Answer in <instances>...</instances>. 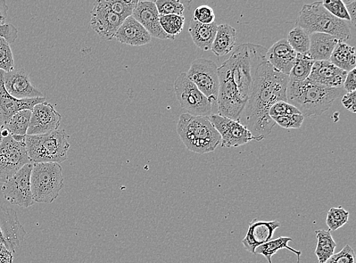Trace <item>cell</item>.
I'll list each match as a JSON object with an SVG mask.
<instances>
[{"mask_svg":"<svg viewBox=\"0 0 356 263\" xmlns=\"http://www.w3.org/2000/svg\"><path fill=\"white\" fill-rule=\"evenodd\" d=\"M177 133L187 149L198 154L213 152L221 143V137L208 117L181 114Z\"/></svg>","mask_w":356,"mask_h":263,"instance_id":"cell-4","label":"cell"},{"mask_svg":"<svg viewBox=\"0 0 356 263\" xmlns=\"http://www.w3.org/2000/svg\"><path fill=\"white\" fill-rule=\"evenodd\" d=\"M26 236L15 211L0 205V244L13 253Z\"/></svg>","mask_w":356,"mask_h":263,"instance_id":"cell-13","label":"cell"},{"mask_svg":"<svg viewBox=\"0 0 356 263\" xmlns=\"http://www.w3.org/2000/svg\"><path fill=\"white\" fill-rule=\"evenodd\" d=\"M286 40L296 53L307 55L310 47V35L305 30L296 26L289 33Z\"/></svg>","mask_w":356,"mask_h":263,"instance_id":"cell-31","label":"cell"},{"mask_svg":"<svg viewBox=\"0 0 356 263\" xmlns=\"http://www.w3.org/2000/svg\"><path fill=\"white\" fill-rule=\"evenodd\" d=\"M64 187L63 169L56 162L33 163L31 188L35 203H51Z\"/></svg>","mask_w":356,"mask_h":263,"instance_id":"cell-7","label":"cell"},{"mask_svg":"<svg viewBox=\"0 0 356 263\" xmlns=\"http://www.w3.org/2000/svg\"><path fill=\"white\" fill-rule=\"evenodd\" d=\"M208 118L218 131L223 148L238 147L255 139L250 131L239 121L221 117L218 114H211Z\"/></svg>","mask_w":356,"mask_h":263,"instance_id":"cell-12","label":"cell"},{"mask_svg":"<svg viewBox=\"0 0 356 263\" xmlns=\"http://www.w3.org/2000/svg\"><path fill=\"white\" fill-rule=\"evenodd\" d=\"M339 40L322 33L310 35V47L307 56L314 62L330 61Z\"/></svg>","mask_w":356,"mask_h":263,"instance_id":"cell-23","label":"cell"},{"mask_svg":"<svg viewBox=\"0 0 356 263\" xmlns=\"http://www.w3.org/2000/svg\"><path fill=\"white\" fill-rule=\"evenodd\" d=\"M280 227L277 220L261 221L254 219L250 224L242 243L245 249L254 255L259 246L272 240L275 232Z\"/></svg>","mask_w":356,"mask_h":263,"instance_id":"cell-18","label":"cell"},{"mask_svg":"<svg viewBox=\"0 0 356 263\" xmlns=\"http://www.w3.org/2000/svg\"><path fill=\"white\" fill-rule=\"evenodd\" d=\"M32 167L33 163L27 164L4 183L1 192L6 201L24 208H29L34 205L31 188Z\"/></svg>","mask_w":356,"mask_h":263,"instance_id":"cell-11","label":"cell"},{"mask_svg":"<svg viewBox=\"0 0 356 263\" xmlns=\"http://www.w3.org/2000/svg\"><path fill=\"white\" fill-rule=\"evenodd\" d=\"M343 87H326L309 78L300 82L289 80L286 99L304 117H319L343 96Z\"/></svg>","mask_w":356,"mask_h":263,"instance_id":"cell-3","label":"cell"},{"mask_svg":"<svg viewBox=\"0 0 356 263\" xmlns=\"http://www.w3.org/2000/svg\"><path fill=\"white\" fill-rule=\"evenodd\" d=\"M177 100L181 108L194 117H209L212 112V104L190 80L186 73H181L174 83Z\"/></svg>","mask_w":356,"mask_h":263,"instance_id":"cell-8","label":"cell"},{"mask_svg":"<svg viewBox=\"0 0 356 263\" xmlns=\"http://www.w3.org/2000/svg\"><path fill=\"white\" fill-rule=\"evenodd\" d=\"M3 139V137H2V135H1V128H0V144H1Z\"/></svg>","mask_w":356,"mask_h":263,"instance_id":"cell-48","label":"cell"},{"mask_svg":"<svg viewBox=\"0 0 356 263\" xmlns=\"http://www.w3.org/2000/svg\"><path fill=\"white\" fill-rule=\"evenodd\" d=\"M110 10L118 15L123 20L131 16L136 9L138 0H102Z\"/></svg>","mask_w":356,"mask_h":263,"instance_id":"cell-33","label":"cell"},{"mask_svg":"<svg viewBox=\"0 0 356 263\" xmlns=\"http://www.w3.org/2000/svg\"><path fill=\"white\" fill-rule=\"evenodd\" d=\"M62 120L61 114L47 102L38 104L31 110L27 135H45L58 130Z\"/></svg>","mask_w":356,"mask_h":263,"instance_id":"cell-14","label":"cell"},{"mask_svg":"<svg viewBox=\"0 0 356 263\" xmlns=\"http://www.w3.org/2000/svg\"><path fill=\"white\" fill-rule=\"evenodd\" d=\"M326 263H355V254L350 245L346 244L341 252L334 253Z\"/></svg>","mask_w":356,"mask_h":263,"instance_id":"cell-40","label":"cell"},{"mask_svg":"<svg viewBox=\"0 0 356 263\" xmlns=\"http://www.w3.org/2000/svg\"><path fill=\"white\" fill-rule=\"evenodd\" d=\"M218 24L215 22L211 24H204L194 19L190 22L188 32L195 44L204 51L211 49L215 36L217 34Z\"/></svg>","mask_w":356,"mask_h":263,"instance_id":"cell-24","label":"cell"},{"mask_svg":"<svg viewBox=\"0 0 356 263\" xmlns=\"http://www.w3.org/2000/svg\"><path fill=\"white\" fill-rule=\"evenodd\" d=\"M4 71L0 70V124L3 125L13 114L22 110H32L38 104L46 102V98L38 97L18 100L7 92L4 86Z\"/></svg>","mask_w":356,"mask_h":263,"instance_id":"cell-17","label":"cell"},{"mask_svg":"<svg viewBox=\"0 0 356 263\" xmlns=\"http://www.w3.org/2000/svg\"><path fill=\"white\" fill-rule=\"evenodd\" d=\"M18 35V29L13 24H5L0 26V37L4 38L10 44L15 43Z\"/></svg>","mask_w":356,"mask_h":263,"instance_id":"cell-42","label":"cell"},{"mask_svg":"<svg viewBox=\"0 0 356 263\" xmlns=\"http://www.w3.org/2000/svg\"><path fill=\"white\" fill-rule=\"evenodd\" d=\"M64 130L45 135H26L24 138L29 158L32 163H62L68 159L70 144Z\"/></svg>","mask_w":356,"mask_h":263,"instance_id":"cell-6","label":"cell"},{"mask_svg":"<svg viewBox=\"0 0 356 263\" xmlns=\"http://www.w3.org/2000/svg\"><path fill=\"white\" fill-rule=\"evenodd\" d=\"M15 69L13 54L10 44L0 37V70L10 72Z\"/></svg>","mask_w":356,"mask_h":263,"instance_id":"cell-36","label":"cell"},{"mask_svg":"<svg viewBox=\"0 0 356 263\" xmlns=\"http://www.w3.org/2000/svg\"><path fill=\"white\" fill-rule=\"evenodd\" d=\"M356 92L347 93L342 98V104L348 111L356 112Z\"/></svg>","mask_w":356,"mask_h":263,"instance_id":"cell-43","label":"cell"},{"mask_svg":"<svg viewBox=\"0 0 356 263\" xmlns=\"http://www.w3.org/2000/svg\"><path fill=\"white\" fill-rule=\"evenodd\" d=\"M280 127L286 129H300L305 119L302 114H289V116H284L280 117L273 118Z\"/></svg>","mask_w":356,"mask_h":263,"instance_id":"cell-39","label":"cell"},{"mask_svg":"<svg viewBox=\"0 0 356 263\" xmlns=\"http://www.w3.org/2000/svg\"><path fill=\"white\" fill-rule=\"evenodd\" d=\"M323 6L334 17L350 22V17L348 13L346 6L341 0H330V1H323Z\"/></svg>","mask_w":356,"mask_h":263,"instance_id":"cell-37","label":"cell"},{"mask_svg":"<svg viewBox=\"0 0 356 263\" xmlns=\"http://www.w3.org/2000/svg\"><path fill=\"white\" fill-rule=\"evenodd\" d=\"M314 63V61L307 55L297 53L293 67L289 75V80L300 82L307 79Z\"/></svg>","mask_w":356,"mask_h":263,"instance_id":"cell-30","label":"cell"},{"mask_svg":"<svg viewBox=\"0 0 356 263\" xmlns=\"http://www.w3.org/2000/svg\"><path fill=\"white\" fill-rule=\"evenodd\" d=\"M288 83L289 76L277 71L266 59L257 69L251 95L238 120L250 131L255 141H263L275 126L269 110L277 102H287Z\"/></svg>","mask_w":356,"mask_h":263,"instance_id":"cell-2","label":"cell"},{"mask_svg":"<svg viewBox=\"0 0 356 263\" xmlns=\"http://www.w3.org/2000/svg\"><path fill=\"white\" fill-rule=\"evenodd\" d=\"M160 15H184L185 6L179 0H156L154 1Z\"/></svg>","mask_w":356,"mask_h":263,"instance_id":"cell-35","label":"cell"},{"mask_svg":"<svg viewBox=\"0 0 356 263\" xmlns=\"http://www.w3.org/2000/svg\"><path fill=\"white\" fill-rule=\"evenodd\" d=\"M316 235L318 244L314 253H316L319 263H326L334 254L337 243L329 230L327 231L324 229L316 230Z\"/></svg>","mask_w":356,"mask_h":263,"instance_id":"cell-29","label":"cell"},{"mask_svg":"<svg viewBox=\"0 0 356 263\" xmlns=\"http://www.w3.org/2000/svg\"><path fill=\"white\" fill-rule=\"evenodd\" d=\"M296 56L297 53L286 39H281L268 49L266 60L277 71L289 76L293 67Z\"/></svg>","mask_w":356,"mask_h":263,"instance_id":"cell-21","label":"cell"},{"mask_svg":"<svg viewBox=\"0 0 356 263\" xmlns=\"http://www.w3.org/2000/svg\"><path fill=\"white\" fill-rule=\"evenodd\" d=\"M146 29L152 37L161 40H174L165 34L161 26L160 14L153 1H138L131 15Z\"/></svg>","mask_w":356,"mask_h":263,"instance_id":"cell-19","label":"cell"},{"mask_svg":"<svg viewBox=\"0 0 356 263\" xmlns=\"http://www.w3.org/2000/svg\"><path fill=\"white\" fill-rule=\"evenodd\" d=\"M350 212L342 207L331 208L327 214L326 224L329 231L335 232L349 221Z\"/></svg>","mask_w":356,"mask_h":263,"instance_id":"cell-34","label":"cell"},{"mask_svg":"<svg viewBox=\"0 0 356 263\" xmlns=\"http://www.w3.org/2000/svg\"><path fill=\"white\" fill-rule=\"evenodd\" d=\"M347 73L330 61H318L314 62L308 78L326 87L342 88Z\"/></svg>","mask_w":356,"mask_h":263,"instance_id":"cell-20","label":"cell"},{"mask_svg":"<svg viewBox=\"0 0 356 263\" xmlns=\"http://www.w3.org/2000/svg\"><path fill=\"white\" fill-rule=\"evenodd\" d=\"M289 114H302L295 106L284 101H279L273 105L269 110L271 119L289 116Z\"/></svg>","mask_w":356,"mask_h":263,"instance_id":"cell-38","label":"cell"},{"mask_svg":"<svg viewBox=\"0 0 356 263\" xmlns=\"http://www.w3.org/2000/svg\"><path fill=\"white\" fill-rule=\"evenodd\" d=\"M236 40V29L228 24H220L211 46V51L218 56H226L233 51Z\"/></svg>","mask_w":356,"mask_h":263,"instance_id":"cell-25","label":"cell"},{"mask_svg":"<svg viewBox=\"0 0 356 263\" xmlns=\"http://www.w3.org/2000/svg\"><path fill=\"white\" fill-rule=\"evenodd\" d=\"M193 19L204 24H211L215 21L214 12L209 6H200L196 8Z\"/></svg>","mask_w":356,"mask_h":263,"instance_id":"cell-41","label":"cell"},{"mask_svg":"<svg viewBox=\"0 0 356 263\" xmlns=\"http://www.w3.org/2000/svg\"><path fill=\"white\" fill-rule=\"evenodd\" d=\"M8 10H9V7H8L6 2L4 0H0V26L5 24Z\"/></svg>","mask_w":356,"mask_h":263,"instance_id":"cell-47","label":"cell"},{"mask_svg":"<svg viewBox=\"0 0 356 263\" xmlns=\"http://www.w3.org/2000/svg\"><path fill=\"white\" fill-rule=\"evenodd\" d=\"M123 22L119 15L113 13L104 5L102 0L95 2L90 12V26L99 36L104 40H112Z\"/></svg>","mask_w":356,"mask_h":263,"instance_id":"cell-15","label":"cell"},{"mask_svg":"<svg viewBox=\"0 0 356 263\" xmlns=\"http://www.w3.org/2000/svg\"><path fill=\"white\" fill-rule=\"evenodd\" d=\"M330 62L339 69L349 72L355 69V49L339 40L336 46Z\"/></svg>","mask_w":356,"mask_h":263,"instance_id":"cell-27","label":"cell"},{"mask_svg":"<svg viewBox=\"0 0 356 263\" xmlns=\"http://www.w3.org/2000/svg\"><path fill=\"white\" fill-rule=\"evenodd\" d=\"M31 110H22L13 114V116L0 128L9 131L15 141L24 142L28 133Z\"/></svg>","mask_w":356,"mask_h":263,"instance_id":"cell-26","label":"cell"},{"mask_svg":"<svg viewBox=\"0 0 356 263\" xmlns=\"http://www.w3.org/2000/svg\"><path fill=\"white\" fill-rule=\"evenodd\" d=\"M186 75L211 104L218 102L219 93V73L216 62L204 58L195 60Z\"/></svg>","mask_w":356,"mask_h":263,"instance_id":"cell-9","label":"cell"},{"mask_svg":"<svg viewBox=\"0 0 356 263\" xmlns=\"http://www.w3.org/2000/svg\"><path fill=\"white\" fill-rule=\"evenodd\" d=\"M114 37L121 44L140 46L150 43L152 37L142 24L130 16L124 20Z\"/></svg>","mask_w":356,"mask_h":263,"instance_id":"cell-22","label":"cell"},{"mask_svg":"<svg viewBox=\"0 0 356 263\" xmlns=\"http://www.w3.org/2000/svg\"><path fill=\"white\" fill-rule=\"evenodd\" d=\"M296 26L305 30L310 35L313 33H322L346 41L352 38L350 22L334 17L322 2H316L303 6L296 22Z\"/></svg>","mask_w":356,"mask_h":263,"instance_id":"cell-5","label":"cell"},{"mask_svg":"<svg viewBox=\"0 0 356 263\" xmlns=\"http://www.w3.org/2000/svg\"><path fill=\"white\" fill-rule=\"evenodd\" d=\"M356 69L347 73L343 88H344L348 93L355 92L356 90Z\"/></svg>","mask_w":356,"mask_h":263,"instance_id":"cell-44","label":"cell"},{"mask_svg":"<svg viewBox=\"0 0 356 263\" xmlns=\"http://www.w3.org/2000/svg\"><path fill=\"white\" fill-rule=\"evenodd\" d=\"M184 15H160V24L165 34L175 38L183 31L185 26Z\"/></svg>","mask_w":356,"mask_h":263,"instance_id":"cell-32","label":"cell"},{"mask_svg":"<svg viewBox=\"0 0 356 263\" xmlns=\"http://www.w3.org/2000/svg\"><path fill=\"white\" fill-rule=\"evenodd\" d=\"M4 86L7 92L18 100L44 97L42 92L31 84L29 74L24 69L5 72Z\"/></svg>","mask_w":356,"mask_h":263,"instance_id":"cell-16","label":"cell"},{"mask_svg":"<svg viewBox=\"0 0 356 263\" xmlns=\"http://www.w3.org/2000/svg\"><path fill=\"white\" fill-rule=\"evenodd\" d=\"M346 6L348 13L350 17L351 26L355 28L356 24V0H351V1H343Z\"/></svg>","mask_w":356,"mask_h":263,"instance_id":"cell-45","label":"cell"},{"mask_svg":"<svg viewBox=\"0 0 356 263\" xmlns=\"http://www.w3.org/2000/svg\"><path fill=\"white\" fill-rule=\"evenodd\" d=\"M267 51L261 45H239L218 68L220 116L238 121L251 95L257 69L266 59Z\"/></svg>","mask_w":356,"mask_h":263,"instance_id":"cell-1","label":"cell"},{"mask_svg":"<svg viewBox=\"0 0 356 263\" xmlns=\"http://www.w3.org/2000/svg\"><path fill=\"white\" fill-rule=\"evenodd\" d=\"M32 163L24 142H17L10 135L0 144V183H6L24 166Z\"/></svg>","mask_w":356,"mask_h":263,"instance_id":"cell-10","label":"cell"},{"mask_svg":"<svg viewBox=\"0 0 356 263\" xmlns=\"http://www.w3.org/2000/svg\"><path fill=\"white\" fill-rule=\"evenodd\" d=\"M293 240L291 237H279L277 239L271 240L268 243H265L257 248L255 254L262 255L263 257L267 259L268 263H272V257L274 255L277 254L278 251L286 249L293 252L297 257V263H300L302 251H296L289 246L288 244L292 242Z\"/></svg>","mask_w":356,"mask_h":263,"instance_id":"cell-28","label":"cell"},{"mask_svg":"<svg viewBox=\"0 0 356 263\" xmlns=\"http://www.w3.org/2000/svg\"><path fill=\"white\" fill-rule=\"evenodd\" d=\"M0 263H13V253L0 244Z\"/></svg>","mask_w":356,"mask_h":263,"instance_id":"cell-46","label":"cell"}]
</instances>
